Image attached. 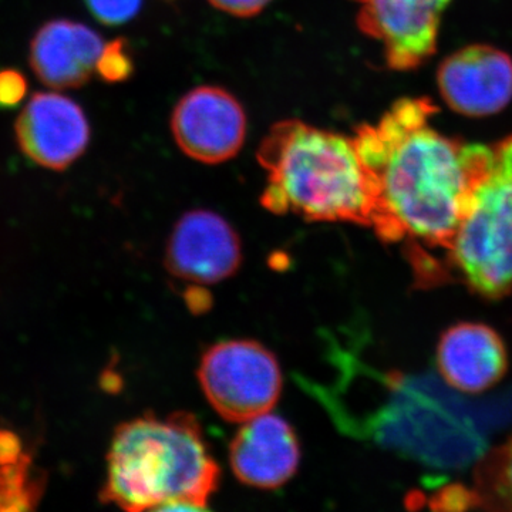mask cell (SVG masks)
Listing matches in <instances>:
<instances>
[{
    "label": "cell",
    "mask_w": 512,
    "mask_h": 512,
    "mask_svg": "<svg viewBox=\"0 0 512 512\" xmlns=\"http://www.w3.org/2000/svg\"><path fill=\"white\" fill-rule=\"evenodd\" d=\"M437 111L429 99L399 100L353 141L406 237L450 252L490 146L439 133L430 123Z\"/></svg>",
    "instance_id": "obj_1"
},
{
    "label": "cell",
    "mask_w": 512,
    "mask_h": 512,
    "mask_svg": "<svg viewBox=\"0 0 512 512\" xmlns=\"http://www.w3.org/2000/svg\"><path fill=\"white\" fill-rule=\"evenodd\" d=\"M268 171L262 205L274 214L308 221L352 222L375 229L377 237H406L384 204L382 191L357 154L352 138L301 120L272 126L258 150Z\"/></svg>",
    "instance_id": "obj_2"
},
{
    "label": "cell",
    "mask_w": 512,
    "mask_h": 512,
    "mask_svg": "<svg viewBox=\"0 0 512 512\" xmlns=\"http://www.w3.org/2000/svg\"><path fill=\"white\" fill-rule=\"evenodd\" d=\"M218 478L194 417H140L114 434L101 498L127 511L204 510Z\"/></svg>",
    "instance_id": "obj_3"
},
{
    "label": "cell",
    "mask_w": 512,
    "mask_h": 512,
    "mask_svg": "<svg viewBox=\"0 0 512 512\" xmlns=\"http://www.w3.org/2000/svg\"><path fill=\"white\" fill-rule=\"evenodd\" d=\"M448 261L488 299L512 289V136L490 146Z\"/></svg>",
    "instance_id": "obj_4"
},
{
    "label": "cell",
    "mask_w": 512,
    "mask_h": 512,
    "mask_svg": "<svg viewBox=\"0 0 512 512\" xmlns=\"http://www.w3.org/2000/svg\"><path fill=\"white\" fill-rule=\"evenodd\" d=\"M202 390L215 412L234 423L271 412L282 390L274 355L251 340L212 346L198 369Z\"/></svg>",
    "instance_id": "obj_5"
},
{
    "label": "cell",
    "mask_w": 512,
    "mask_h": 512,
    "mask_svg": "<svg viewBox=\"0 0 512 512\" xmlns=\"http://www.w3.org/2000/svg\"><path fill=\"white\" fill-rule=\"evenodd\" d=\"M175 143L192 160L220 164L237 156L247 138V113L234 94L218 86L192 89L171 117Z\"/></svg>",
    "instance_id": "obj_6"
},
{
    "label": "cell",
    "mask_w": 512,
    "mask_h": 512,
    "mask_svg": "<svg viewBox=\"0 0 512 512\" xmlns=\"http://www.w3.org/2000/svg\"><path fill=\"white\" fill-rule=\"evenodd\" d=\"M357 26L379 40L387 64L394 70H412L434 55L440 18L450 0H356Z\"/></svg>",
    "instance_id": "obj_7"
},
{
    "label": "cell",
    "mask_w": 512,
    "mask_h": 512,
    "mask_svg": "<svg viewBox=\"0 0 512 512\" xmlns=\"http://www.w3.org/2000/svg\"><path fill=\"white\" fill-rule=\"evenodd\" d=\"M16 141L26 158L62 171L79 160L90 143V124L82 107L60 93H36L16 120Z\"/></svg>",
    "instance_id": "obj_8"
},
{
    "label": "cell",
    "mask_w": 512,
    "mask_h": 512,
    "mask_svg": "<svg viewBox=\"0 0 512 512\" xmlns=\"http://www.w3.org/2000/svg\"><path fill=\"white\" fill-rule=\"evenodd\" d=\"M437 83L451 110L491 116L512 99V60L493 46L464 47L440 64Z\"/></svg>",
    "instance_id": "obj_9"
},
{
    "label": "cell",
    "mask_w": 512,
    "mask_h": 512,
    "mask_svg": "<svg viewBox=\"0 0 512 512\" xmlns=\"http://www.w3.org/2000/svg\"><path fill=\"white\" fill-rule=\"evenodd\" d=\"M239 262L237 232L221 215L195 210L175 224L167 247L171 274L194 284L212 285L234 274Z\"/></svg>",
    "instance_id": "obj_10"
},
{
    "label": "cell",
    "mask_w": 512,
    "mask_h": 512,
    "mask_svg": "<svg viewBox=\"0 0 512 512\" xmlns=\"http://www.w3.org/2000/svg\"><path fill=\"white\" fill-rule=\"evenodd\" d=\"M299 460L295 431L271 412L244 421L229 448V461L238 480L262 490H274L291 480Z\"/></svg>",
    "instance_id": "obj_11"
},
{
    "label": "cell",
    "mask_w": 512,
    "mask_h": 512,
    "mask_svg": "<svg viewBox=\"0 0 512 512\" xmlns=\"http://www.w3.org/2000/svg\"><path fill=\"white\" fill-rule=\"evenodd\" d=\"M106 43L83 23L55 19L30 42L29 62L37 79L53 89H76L89 82Z\"/></svg>",
    "instance_id": "obj_12"
},
{
    "label": "cell",
    "mask_w": 512,
    "mask_h": 512,
    "mask_svg": "<svg viewBox=\"0 0 512 512\" xmlns=\"http://www.w3.org/2000/svg\"><path fill=\"white\" fill-rule=\"evenodd\" d=\"M437 367L447 386L477 394L503 379L508 367L503 339L483 323L461 322L441 335Z\"/></svg>",
    "instance_id": "obj_13"
},
{
    "label": "cell",
    "mask_w": 512,
    "mask_h": 512,
    "mask_svg": "<svg viewBox=\"0 0 512 512\" xmlns=\"http://www.w3.org/2000/svg\"><path fill=\"white\" fill-rule=\"evenodd\" d=\"M440 503L447 508L512 510V437L480 464L470 490H448Z\"/></svg>",
    "instance_id": "obj_14"
},
{
    "label": "cell",
    "mask_w": 512,
    "mask_h": 512,
    "mask_svg": "<svg viewBox=\"0 0 512 512\" xmlns=\"http://www.w3.org/2000/svg\"><path fill=\"white\" fill-rule=\"evenodd\" d=\"M96 72L107 83H123L130 79L134 72L133 57L124 39H116L106 43Z\"/></svg>",
    "instance_id": "obj_15"
},
{
    "label": "cell",
    "mask_w": 512,
    "mask_h": 512,
    "mask_svg": "<svg viewBox=\"0 0 512 512\" xmlns=\"http://www.w3.org/2000/svg\"><path fill=\"white\" fill-rule=\"evenodd\" d=\"M144 0H84L90 13L107 26H120L138 15Z\"/></svg>",
    "instance_id": "obj_16"
},
{
    "label": "cell",
    "mask_w": 512,
    "mask_h": 512,
    "mask_svg": "<svg viewBox=\"0 0 512 512\" xmlns=\"http://www.w3.org/2000/svg\"><path fill=\"white\" fill-rule=\"evenodd\" d=\"M28 93V80L19 70H0V110L18 107Z\"/></svg>",
    "instance_id": "obj_17"
},
{
    "label": "cell",
    "mask_w": 512,
    "mask_h": 512,
    "mask_svg": "<svg viewBox=\"0 0 512 512\" xmlns=\"http://www.w3.org/2000/svg\"><path fill=\"white\" fill-rule=\"evenodd\" d=\"M214 8L237 16V18H252L259 15L271 3V0H208Z\"/></svg>",
    "instance_id": "obj_18"
},
{
    "label": "cell",
    "mask_w": 512,
    "mask_h": 512,
    "mask_svg": "<svg viewBox=\"0 0 512 512\" xmlns=\"http://www.w3.org/2000/svg\"><path fill=\"white\" fill-rule=\"evenodd\" d=\"M23 454V444L18 434L0 429V466L16 463Z\"/></svg>",
    "instance_id": "obj_19"
}]
</instances>
